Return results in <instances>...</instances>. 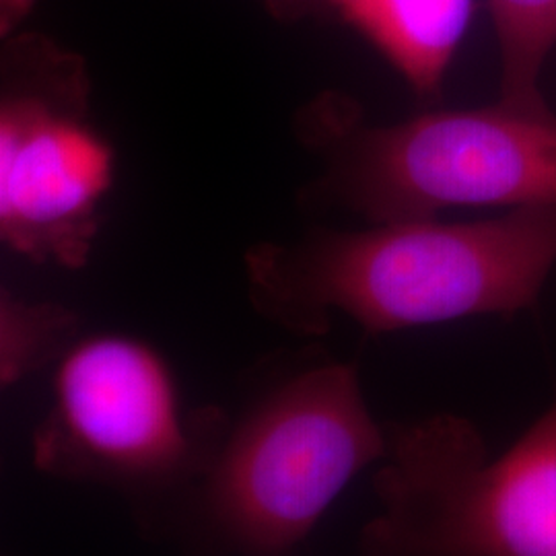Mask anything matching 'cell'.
I'll list each match as a JSON object with an SVG mask.
<instances>
[{"label":"cell","instance_id":"obj_8","mask_svg":"<svg viewBox=\"0 0 556 556\" xmlns=\"http://www.w3.org/2000/svg\"><path fill=\"white\" fill-rule=\"evenodd\" d=\"M501 54V100L544 105L540 77L556 46V0H486Z\"/></svg>","mask_w":556,"mask_h":556},{"label":"cell","instance_id":"obj_10","mask_svg":"<svg viewBox=\"0 0 556 556\" xmlns=\"http://www.w3.org/2000/svg\"><path fill=\"white\" fill-rule=\"evenodd\" d=\"M31 0H2V17L9 13L7 20H2V25L7 29V25H13L17 17L25 15V11L29 9Z\"/></svg>","mask_w":556,"mask_h":556},{"label":"cell","instance_id":"obj_11","mask_svg":"<svg viewBox=\"0 0 556 556\" xmlns=\"http://www.w3.org/2000/svg\"><path fill=\"white\" fill-rule=\"evenodd\" d=\"M270 2L275 4V9H280V11H285V13L289 15L291 11L301 9V7H303V2H307V0H270ZM319 2H324V4L332 7V2H334V0H319Z\"/></svg>","mask_w":556,"mask_h":556},{"label":"cell","instance_id":"obj_9","mask_svg":"<svg viewBox=\"0 0 556 556\" xmlns=\"http://www.w3.org/2000/svg\"><path fill=\"white\" fill-rule=\"evenodd\" d=\"M75 316L52 303H25L2 293L0 303V379L11 386L56 357L73 334Z\"/></svg>","mask_w":556,"mask_h":556},{"label":"cell","instance_id":"obj_7","mask_svg":"<svg viewBox=\"0 0 556 556\" xmlns=\"http://www.w3.org/2000/svg\"><path fill=\"white\" fill-rule=\"evenodd\" d=\"M332 9L378 48L415 93L431 98L468 34L475 0H334Z\"/></svg>","mask_w":556,"mask_h":556},{"label":"cell","instance_id":"obj_4","mask_svg":"<svg viewBox=\"0 0 556 556\" xmlns=\"http://www.w3.org/2000/svg\"><path fill=\"white\" fill-rule=\"evenodd\" d=\"M328 184L376 225L556 204V114L498 100L363 128L342 140Z\"/></svg>","mask_w":556,"mask_h":556},{"label":"cell","instance_id":"obj_2","mask_svg":"<svg viewBox=\"0 0 556 556\" xmlns=\"http://www.w3.org/2000/svg\"><path fill=\"white\" fill-rule=\"evenodd\" d=\"M358 556H556V402L493 454L466 418L388 429Z\"/></svg>","mask_w":556,"mask_h":556},{"label":"cell","instance_id":"obj_5","mask_svg":"<svg viewBox=\"0 0 556 556\" xmlns=\"http://www.w3.org/2000/svg\"><path fill=\"white\" fill-rule=\"evenodd\" d=\"M85 68L41 36L4 52L0 236L36 262L79 268L114 178L110 144L85 122Z\"/></svg>","mask_w":556,"mask_h":556},{"label":"cell","instance_id":"obj_6","mask_svg":"<svg viewBox=\"0 0 556 556\" xmlns=\"http://www.w3.org/2000/svg\"><path fill=\"white\" fill-rule=\"evenodd\" d=\"M213 452H202L192 435L160 353L116 334L87 338L66 351L54 404L34 439L41 472L119 486L202 475Z\"/></svg>","mask_w":556,"mask_h":556},{"label":"cell","instance_id":"obj_1","mask_svg":"<svg viewBox=\"0 0 556 556\" xmlns=\"http://www.w3.org/2000/svg\"><path fill=\"white\" fill-rule=\"evenodd\" d=\"M555 266L556 204L468 223H378L248 260L260 312L303 334L326 330L330 312L367 334L511 318L536 303Z\"/></svg>","mask_w":556,"mask_h":556},{"label":"cell","instance_id":"obj_3","mask_svg":"<svg viewBox=\"0 0 556 556\" xmlns=\"http://www.w3.org/2000/svg\"><path fill=\"white\" fill-rule=\"evenodd\" d=\"M386 450L388 429L371 415L353 365L303 371L215 447L200 475L204 519L236 555L287 556Z\"/></svg>","mask_w":556,"mask_h":556}]
</instances>
